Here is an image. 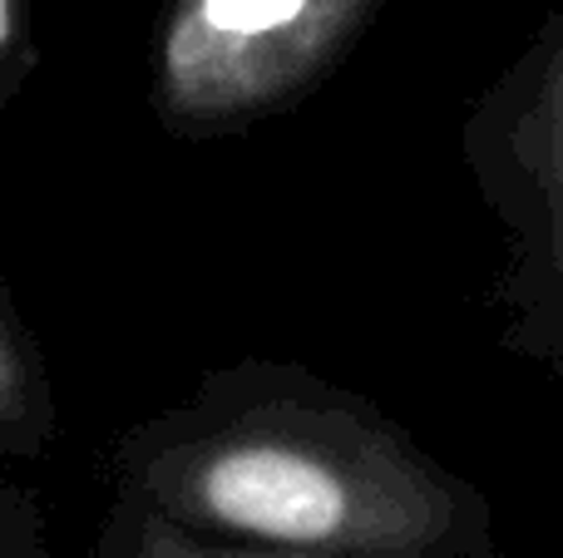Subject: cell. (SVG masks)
<instances>
[{
  "mask_svg": "<svg viewBox=\"0 0 563 558\" xmlns=\"http://www.w3.org/2000/svg\"><path fill=\"white\" fill-rule=\"evenodd\" d=\"M119 504L307 558H495L485 494L386 405L277 356L208 366L109 450Z\"/></svg>",
  "mask_w": 563,
  "mask_h": 558,
  "instance_id": "1",
  "label": "cell"
},
{
  "mask_svg": "<svg viewBox=\"0 0 563 558\" xmlns=\"http://www.w3.org/2000/svg\"><path fill=\"white\" fill-rule=\"evenodd\" d=\"M386 0H164L148 109L184 144L233 138L317 94Z\"/></svg>",
  "mask_w": 563,
  "mask_h": 558,
  "instance_id": "2",
  "label": "cell"
},
{
  "mask_svg": "<svg viewBox=\"0 0 563 558\" xmlns=\"http://www.w3.org/2000/svg\"><path fill=\"white\" fill-rule=\"evenodd\" d=\"M59 405L30 322L20 316L15 297L0 282V455L40 460L55 440Z\"/></svg>",
  "mask_w": 563,
  "mask_h": 558,
  "instance_id": "3",
  "label": "cell"
},
{
  "mask_svg": "<svg viewBox=\"0 0 563 558\" xmlns=\"http://www.w3.org/2000/svg\"><path fill=\"white\" fill-rule=\"evenodd\" d=\"M95 558H307V554H277V549H253V544L203 539V534L178 529V524L139 510V504L114 500L104 524H99Z\"/></svg>",
  "mask_w": 563,
  "mask_h": 558,
  "instance_id": "4",
  "label": "cell"
},
{
  "mask_svg": "<svg viewBox=\"0 0 563 558\" xmlns=\"http://www.w3.org/2000/svg\"><path fill=\"white\" fill-rule=\"evenodd\" d=\"M35 69H40L35 10H30V0H0V114L25 94Z\"/></svg>",
  "mask_w": 563,
  "mask_h": 558,
  "instance_id": "5",
  "label": "cell"
},
{
  "mask_svg": "<svg viewBox=\"0 0 563 558\" xmlns=\"http://www.w3.org/2000/svg\"><path fill=\"white\" fill-rule=\"evenodd\" d=\"M0 558H45V520L30 484L0 475Z\"/></svg>",
  "mask_w": 563,
  "mask_h": 558,
  "instance_id": "6",
  "label": "cell"
}]
</instances>
